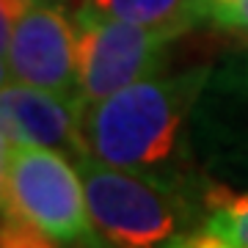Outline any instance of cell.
<instances>
[{"label": "cell", "instance_id": "cell-1", "mask_svg": "<svg viewBox=\"0 0 248 248\" xmlns=\"http://www.w3.org/2000/svg\"><path fill=\"white\" fill-rule=\"evenodd\" d=\"M204 75L143 78L83 108L89 157L130 171H152L177 152L179 133Z\"/></svg>", "mask_w": 248, "mask_h": 248}, {"label": "cell", "instance_id": "cell-2", "mask_svg": "<svg viewBox=\"0 0 248 248\" xmlns=\"http://www.w3.org/2000/svg\"><path fill=\"white\" fill-rule=\"evenodd\" d=\"M75 166L83 179L94 232L105 243L146 248L166 243L177 232V202L149 171L116 169L94 157H83Z\"/></svg>", "mask_w": 248, "mask_h": 248}, {"label": "cell", "instance_id": "cell-3", "mask_svg": "<svg viewBox=\"0 0 248 248\" xmlns=\"http://www.w3.org/2000/svg\"><path fill=\"white\" fill-rule=\"evenodd\" d=\"M6 210L28 218L53 240L99 243L86 204L78 166L47 146L11 143L6 174Z\"/></svg>", "mask_w": 248, "mask_h": 248}, {"label": "cell", "instance_id": "cell-4", "mask_svg": "<svg viewBox=\"0 0 248 248\" xmlns=\"http://www.w3.org/2000/svg\"><path fill=\"white\" fill-rule=\"evenodd\" d=\"M78 28V97L94 105L130 83L152 78L166 58V47L179 33L124 19L75 14Z\"/></svg>", "mask_w": 248, "mask_h": 248}, {"label": "cell", "instance_id": "cell-5", "mask_svg": "<svg viewBox=\"0 0 248 248\" xmlns=\"http://www.w3.org/2000/svg\"><path fill=\"white\" fill-rule=\"evenodd\" d=\"M6 66L17 83L53 94H78V28L66 11L33 3L11 31Z\"/></svg>", "mask_w": 248, "mask_h": 248}, {"label": "cell", "instance_id": "cell-6", "mask_svg": "<svg viewBox=\"0 0 248 248\" xmlns=\"http://www.w3.org/2000/svg\"><path fill=\"white\" fill-rule=\"evenodd\" d=\"M83 102L78 94H53L28 83L0 86V135L11 143L58 149L75 163L89 157L83 138Z\"/></svg>", "mask_w": 248, "mask_h": 248}, {"label": "cell", "instance_id": "cell-7", "mask_svg": "<svg viewBox=\"0 0 248 248\" xmlns=\"http://www.w3.org/2000/svg\"><path fill=\"white\" fill-rule=\"evenodd\" d=\"M78 11L182 33L204 17L202 0H83Z\"/></svg>", "mask_w": 248, "mask_h": 248}, {"label": "cell", "instance_id": "cell-8", "mask_svg": "<svg viewBox=\"0 0 248 248\" xmlns=\"http://www.w3.org/2000/svg\"><path fill=\"white\" fill-rule=\"evenodd\" d=\"M207 221L196 234L182 240V246L202 248H248V193H234L215 185L204 196Z\"/></svg>", "mask_w": 248, "mask_h": 248}, {"label": "cell", "instance_id": "cell-9", "mask_svg": "<svg viewBox=\"0 0 248 248\" xmlns=\"http://www.w3.org/2000/svg\"><path fill=\"white\" fill-rule=\"evenodd\" d=\"M202 9L218 25L248 31V0H202Z\"/></svg>", "mask_w": 248, "mask_h": 248}, {"label": "cell", "instance_id": "cell-10", "mask_svg": "<svg viewBox=\"0 0 248 248\" xmlns=\"http://www.w3.org/2000/svg\"><path fill=\"white\" fill-rule=\"evenodd\" d=\"M36 0H0V55L9 50L11 31L17 25V19L25 14Z\"/></svg>", "mask_w": 248, "mask_h": 248}, {"label": "cell", "instance_id": "cell-11", "mask_svg": "<svg viewBox=\"0 0 248 248\" xmlns=\"http://www.w3.org/2000/svg\"><path fill=\"white\" fill-rule=\"evenodd\" d=\"M9 155L11 141L6 135H0V218L6 213V174H9Z\"/></svg>", "mask_w": 248, "mask_h": 248}, {"label": "cell", "instance_id": "cell-12", "mask_svg": "<svg viewBox=\"0 0 248 248\" xmlns=\"http://www.w3.org/2000/svg\"><path fill=\"white\" fill-rule=\"evenodd\" d=\"M6 80H9V66H6V63L0 61V86H3Z\"/></svg>", "mask_w": 248, "mask_h": 248}, {"label": "cell", "instance_id": "cell-13", "mask_svg": "<svg viewBox=\"0 0 248 248\" xmlns=\"http://www.w3.org/2000/svg\"><path fill=\"white\" fill-rule=\"evenodd\" d=\"M36 3H50V0H36Z\"/></svg>", "mask_w": 248, "mask_h": 248}, {"label": "cell", "instance_id": "cell-14", "mask_svg": "<svg viewBox=\"0 0 248 248\" xmlns=\"http://www.w3.org/2000/svg\"><path fill=\"white\" fill-rule=\"evenodd\" d=\"M246 86H248V69H246Z\"/></svg>", "mask_w": 248, "mask_h": 248}]
</instances>
